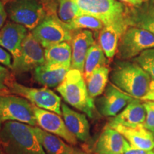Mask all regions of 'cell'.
<instances>
[{
	"label": "cell",
	"mask_w": 154,
	"mask_h": 154,
	"mask_svg": "<svg viewBox=\"0 0 154 154\" xmlns=\"http://www.w3.org/2000/svg\"><path fill=\"white\" fill-rule=\"evenodd\" d=\"M79 14H89L98 18L121 36L129 26V6L118 0H73Z\"/></svg>",
	"instance_id": "6da1fadb"
},
{
	"label": "cell",
	"mask_w": 154,
	"mask_h": 154,
	"mask_svg": "<svg viewBox=\"0 0 154 154\" xmlns=\"http://www.w3.org/2000/svg\"><path fill=\"white\" fill-rule=\"evenodd\" d=\"M0 144L6 154H47L32 126L17 121L3 123Z\"/></svg>",
	"instance_id": "7a4b0ae2"
},
{
	"label": "cell",
	"mask_w": 154,
	"mask_h": 154,
	"mask_svg": "<svg viewBox=\"0 0 154 154\" xmlns=\"http://www.w3.org/2000/svg\"><path fill=\"white\" fill-rule=\"evenodd\" d=\"M109 78L119 89L138 99L146 95L151 82L149 75L133 60L116 61Z\"/></svg>",
	"instance_id": "3957f363"
},
{
	"label": "cell",
	"mask_w": 154,
	"mask_h": 154,
	"mask_svg": "<svg viewBox=\"0 0 154 154\" xmlns=\"http://www.w3.org/2000/svg\"><path fill=\"white\" fill-rule=\"evenodd\" d=\"M57 91L66 103L89 118H94L96 110L94 99L88 93L82 72L77 69H69L64 80L57 87Z\"/></svg>",
	"instance_id": "277c9868"
},
{
	"label": "cell",
	"mask_w": 154,
	"mask_h": 154,
	"mask_svg": "<svg viewBox=\"0 0 154 154\" xmlns=\"http://www.w3.org/2000/svg\"><path fill=\"white\" fill-rule=\"evenodd\" d=\"M7 15L13 22L32 31L47 16L42 0H13L9 3Z\"/></svg>",
	"instance_id": "5b68a950"
},
{
	"label": "cell",
	"mask_w": 154,
	"mask_h": 154,
	"mask_svg": "<svg viewBox=\"0 0 154 154\" xmlns=\"http://www.w3.org/2000/svg\"><path fill=\"white\" fill-rule=\"evenodd\" d=\"M0 119L2 123L17 121L31 126H37L32 103L16 94L0 95Z\"/></svg>",
	"instance_id": "8992f818"
},
{
	"label": "cell",
	"mask_w": 154,
	"mask_h": 154,
	"mask_svg": "<svg viewBox=\"0 0 154 154\" xmlns=\"http://www.w3.org/2000/svg\"><path fill=\"white\" fill-rule=\"evenodd\" d=\"M151 48H154L153 34L143 29L129 26L121 36L116 54L120 60H131Z\"/></svg>",
	"instance_id": "52a82bcc"
},
{
	"label": "cell",
	"mask_w": 154,
	"mask_h": 154,
	"mask_svg": "<svg viewBox=\"0 0 154 154\" xmlns=\"http://www.w3.org/2000/svg\"><path fill=\"white\" fill-rule=\"evenodd\" d=\"M9 92L22 96L36 107L61 115L60 96L49 88L28 87L13 81L9 86Z\"/></svg>",
	"instance_id": "ba28073f"
},
{
	"label": "cell",
	"mask_w": 154,
	"mask_h": 154,
	"mask_svg": "<svg viewBox=\"0 0 154 154\" xmlns=\"http://www.w3.org/2000/svg\"><path fill=\"white\" fill-rule=\"evenodd\" d=\"M34 37L44 49L51 46L72 41L73 31L53 14H47L42 22L31 31Z\"/></svg>",
	"instance_id": "9c48e42d"
},
{
	"label": "cell",
	"mask_w": 154,
	"mask_h": 154,
	"mask_svg": "<svg viewBox=\"0 0 154 154\" xmlns=\"http://www.w3.org/2000/svg\"><path fill=\"white\" fill-rule=\"evenodd\" d=\"M46 63L44 49L29 32L23 42L20 56L13 61L11 70L14 74H22L34 70L36 67Z\"/></svg>",
	"instance_id": "30bf717a"
},
{
	"label": "cell",
	"mask_w": 154,
	"mask_h": 154,
	"mask_svg": "<svg viewBox=\"0 0 154 154\" xmlns=\"http://www.w3.org/2000/svg\"><path fill=\"white\" fill-rule=\"evenodd\" d=\"M134 98L121 91L110 82L99 97L96 98V109L99 114L104 117H114L126 106Z\"/></svg>",
	"instance_id": "8fae6325"
},
{
	"label": "cell",
	"mask_w": 154,
	"mask_h": 154,
	"mask_svg": "<svg viewBox=\"0 0 154 154\" xmlns=\"http://www.w3.org/2000/svg\"><path fill=\"white\" fill-rule=\"evenodd\" d=\"M37 126L42 129L59 136L72 146L77 144V138L69 131L63 119L52 111L40 109L33 105Z\"/></svg>",
	"instance_id": "7c38bea8"
},
{
	"label": "cell",
	"mask_w": 154,
	"mask_h": 154,
	"mask_svg": "<svg viewBox=\"0 0 154 154\" xmlns=\"http://www.w3.org/2000/svg\"><path fill=\"white\" fill-rule=\"evenodd\" d=\"M130 146L121 133L106 125L94 144L93 152L95 154H124Z\"/></svg>",
	"instance_id": "4fadbf2b"
},
{
	"label": "cell",
	"mask_w": 154,
	"mask_h": 154,
	"mask_svg": "<svg viewBox=\"0 0 154 154\" xmlns=\"http://www.w3.org/2000/svg\"><path fill=\"white\" fill-rule=\"evenodd\" d=\"M29 30L22 25L15 22H7L0 29V46L9 51L13 61L19 57L21 49Z\"/></svg>",
	"instance_id": "5bb4252c"
},
{
	"label": "cell",
	"mask_w": 154,
	"mask_h": 154,
	"mask_svg": "<svg viewBox=\"0 0 154 154\" xmlns=\"http://www.w3.org/2000/svg\"><path fill=\"white\" fill-rule=\"evenodd\" d=\"M94 43V34L91 31L86 29L74 30L72 41V63L71 69H77L83 74L84 62L88 49Z\"/></svg>",
	"instance_id": "9a60e30c"
},
{
	"label": "cell",
	"mask_w": 154,
	"mask_h": 154,
	"mask_svg": "<svg viewBox=\"0 0 154 154\" xmlns=\"http://www.w3.org/2000/svg\"><path fill=\"white\" fill-rule=\"evenodd\" d=\"M146 110L143 101L134 99L118 115L111 118L107 126L116 125L130 128L143 125L146 121Z\"/></svg>",
	"instance_id": "2e32d148"
},
{
	"label": "cell",
	"mask_w": 154,
	"mask_h": 154,
	"mask_svg": "<svg viewBox=\"0 0 154 154\" xmlns=\"http://www.w3.org/2000/svg\"><path fill=\"white\" fill-rule=\"evenodd\" d=\"M61 115L68 129L77 139L87 141L90 138V125L86 114L73 110L61 103Z\"/></svg>",
	"instance_id": "e0dca14e"
},
{
	"label": "cell",
	"mask_w": 154,
	"mask_h": 154,
	"mask_svg": "<svg viewBox=\"0 0 154 154\" xmlns=\"http://www.w3.org/2000/svg\"><path fill=\"white\" fill-rule=\"evenodd\" d=\"M110 127L121 133L133 147L147 151L154 150V135L143 125L134 128L119 125Z\"/></svg>",
	"instance_id": "ac0fdd59"
},
{
	"label": "cell",
	"mask_w": 154,
	"mask_h": 154,
	"mask_svg": "<svg viewBox=\"0 0 154 154\" xmlns=\"http://www.w3.org/2000/svg\"><path fill=\"white\" fill-rule=\"evenodd\" d=\"M71 68L44 63L34 70V79L47 88H57L61 84Z\"/></svg>",
	"instance_id": "d6986e66"
},
{
	"label": "cell",
	"mask_w": 154,
	"mask_h": 154,
	"mask_svg": "<svg viewBox=\"0 0 154 154\" xmlns=\"http://www.w3.org/2000/svg\"><path fill=\"white\" fill-rule=\"evenodd\" d=\"M128 24L154 35V3L147 0L139 7H129Z\"/></svg>",
	"instance_id": "ffe728a7"
},
{
	"label": "cell",
	"mask_w": 154,
	"mask_h": 154,
	"mask_svg": "<svg viewBox=\"0 0 154 154\" xmlns=\"http://www.w3.org/2000/svg\"><path fill=\"white\" fill-rule=\"evenodd\" d=\"M36 138L47 154H71L75 148L65 143L59 136L38 126H32Z\"/></svg>",
	"instance_id": "44dd1931"
},
{
	"label": "cell",
	"mask_w": 154,
	"mask_h": 154,
	"mask_svg": "<svg viewBox=\"0 0 154 154\" xmlns=\"http://www.w3.org/2000/svg\"><path fill=\"white\" fill-rule=\"evenodd\" d=\"M44 54L46 63L71 68L72 51L69 42H62L44 49Z\"/></svg>",
	"instance_id": "7402d4cb"
},
{
	"label": "cell",
	"mask_w": 154,
	"mask_h": 154,
	"mask_svg": "<svg viewBox=\"0 0 154 154\" xmlns=\"http://www.w3.org/2000/svg\"><path fill=\"white\" fill-rule=\"evenodd\" d=\"M109 60L98 43H94L88 49L84 62L83 76L85 81L96 69L109 66Z\"/></svg>",
	"instance_id": "603a6c76"
},
{
	"label": "cell",
	"mask_w": 154,
	"mask_h": 154,
	"mask_svg": "<svg viewBox=\"0 0 154 154\" xmlns=\"http://www.w3.org/2000/svg\"><path fill=\"white\" fill-rule=\"evenodd\" d=\"M110 68L103 66L96 69L86 80L88 93L91 99H96L103 93L109 84Z\"/></svg>",
	"instance_id": "cb8c5ba5"
},
{
	"label": "cell",
	"mask_w": 154,
	"mask_h": 154,
	"mask_svg": "<svg viewBox=\"0 0 154 154\" xmlns=\"http://www.w3.org/2000/svg\"><path fill=\"white\" fill-rule=\"evenodd\" d=\"M120 37L118 32L110 26H105L99 32L98 44L109 60L116 55Z\"/></svg>",
	"instance_id": "d4e9b609"
},
{
	"label": "cell",
	"mask_w": 154,
	"mask_h": 154,
	"mask_svg": "<svg viewBox=\"0 0 154 154\" xmlns=\"http://www.w3.org/2000/svg\"><path fill=\"white\" fill-rule=\"evenodd\" d=\"M51 3L55 7L54 16L67 27L77 15L79 9L73 0H52Z\"/></svg>",
	"instance_id": "484cf974"
},
{
	"label": "cell",
	"mask_w": 154,
	"mask_h": 154,
	"mask_svg": "<svg viewBox=\"0 0 154 154\" xmlns=\"http://www.w3.org/2000/svg\"><path fill=\"white\" fill-rule=\"evenodd\" d=\"M105 26L104 24L100 19L89 14H79L73 19V21L69 26L70 30L86 29L100 32Z\"/></svg>",
	"instance_id": "4316f807"
},
{
	"label": "cell",
	"mask_w": 154,
	"mask_h": 154,
	"mask_svg": "<svg viewBox=\"0 0 154 154\" xmlns=\"http://www.w3.org/2000/svg\"><path fill=\"white\" fill-rule=\"evenodd\" d=\"M132 60L149 75L151 80H154V48L145 50Z\"/></svg>",
	"instance_id": "83f0119b"
},
{
	"label": "cell",
	"mask_w": 154,
	"mask_h": 154,
	"mask_svg": "<svg viewBox=\"0 0 154 154\" xmlns=\"http://www.w3.org/2000/svg\"><path fill=\"white\" fill-rule=\"evenodd\" d=\"M146 110V121L144 126L148 130L154 132V102L153 101H143Z\"/></svg>",
	"instance_id": "f1b7e54d"
},
{
	"label": "cell",
	"mask_w": 154,
	"mask_h": 154,
	"mask_svg": "<svg viewBox=\"0 0 154 154\" xmlns=\"http://www.w3.org/2000/svg\"><path fill=\"white\" fill-rule=\"evenodd\" d=\"M13 81L12 74L9 69L0 65V93L9 91V86Z\"/></svg>",
	"instance_id": "f546056e"
},
{
	"label": "cell",
	"mask_w": 154,
	"mask_h": 154,
	"mask_svg": "<svg viewBox=\"0 0 154 154\" xmlns=\"http://www.w3.org/2000/svg\"><path fill=\"white\" fill-rule=\"evenodd\" d=\"M11 59L12 56L11 55V54L0 46V63L7 68L11 69L13 63L11 61Z\"/></svg>",
	"instance_id": "4dcf8cb0"
},
{
	"label": "cell",
	"mask_w": 154,
	"mask_h": 154,
	"mask_svg": "<svg viewBox=\"0 0 154 154\" xmlns=\"http://www.w3.org/2000/svg\"><path fill=\"white\" fill-rule=\"evenodd\" d=\"M140 100L143 101H149L154 102V80H151L147 93Z\"/></svg>",
	"instance_id": "1f68e13d"
},
{
	"label": "cell",
	"mask_w": 154,
	"mask_h": 154,
	"mask_svg": "<svg viewBox=\"0 0 154 154\" xmlns=\"http://www.w3.org/2000/svg\"><path fill=\"white\" fill-rule=\"evenodd\" d=\"M124 154H154V151H147V150H143L137 149V148L133 147L131 146Z\"/></svg>",
	"instance_id": "d6a6232c"
},
{
	"label": "cell",
	"mask_w": 154,
	"mask_h": 154,
	"mask_svg": "<svg viewBox=\"0 0 154 154\" xmlns=\"http://www.w3.org/2000/svg\"><path fill=\"white\" fill-rule=\"evenodd\" d=\"M7 17V12L5 8L4 3L0 0V29L5 25V21Z\"/></svg>",
	"instance_id": "836d02e7"
},
{
	"label": "cell",
	"mask_w": 154,
	"mask_h": 154,
	"mask_svg": "<svg viewBox=\"0 0 154 154\" xmlns=\"http://www.w3.org/2000/svg\"><path fill=\"white\" fill-rule=\"evenodd\" d=\"M118 1L129 7H139L146 2L147 0H118Z\"/></svg>",
	"instance_id": "e575fe53"
},
{
	"label": "cell",
	"mask_w": 154,
	"mask_h": 154,
	"mask_svg": "<svg viewBox=\"0 0 154 154\" xmlns=\"http://www.w3.org/2000/svg\"><path fill=\"white\" fill-rule=\"evenodd\" d=\"M71 154H84V152H83L82 151H81V150L76 149V148H75L74 149V151L72 152Z\"/></svg>",
	"instance_id": "d590c367"
},
{
	"label": "cell",
	"mask_w": 154,
	"mask_h": 154,
	"mask_svg": "<svg viewBox=\"0 0 154 154\" xmlns=\"http://www.w3.org/2000/svg\"><path fill=\"white\" fill-rule=\"evenodd\" d=\"M0 154H6V153H5V151H4L2 147L1 144H0Z\"/></svg>",
	"instance_id": "8d00e7d4"
},
{
	"label": "cell",
	"mask_w": 154,
	"mask_h": 154,
	"mask_svg": "<svg viewBox=\"0 0 154 154\" xmlns=\"http://www.w3.org/2000/svg\"><path fill=\"white\" fill-rule=\"evenodd\" d=\"M2 2L3 3H5V2H10L13 1V0H1Z\"/></svg>",
	"instance_id": "74e56055"
},
{
	"label": "cell",
	"mask_w": 154,
	"mask_h": 154,
	"mask_svg": "<svg viewBox=\"0 0 154 154\" xmlns=\"http://www.w3.org/2000/svg\"><path fill=\"white\" fill-rule=\"evenodd\" d=\"M2 125H3L2 121L1 119H0V131H1V129H2Z\"/></svg>",
	"instance_id": "f35d334b"
},
{
	"label": "cell",
	"mask_w": 154,
	"mask_h": 154,
	"mask_svg": "<svg viewBox=\"0 0 154 154\" xmlns=\"http://www.w3.org/2000/svg\"><path fill=\"white\" fill-rule=\"evenodd\" d=\"M151 2H153V3H154V0H151Z\"/></svg>",
	"instance_id": "ab89813d"
},
{
	"label": "cell",
	"mask_w": 154,
	"mask_h": 154,
	"mask_svg": "<svg viewBox=\"0 0 154 154\" xmlns=\"http://www.w3.org/2000/svg\"><path fill=\"white\" fill-rule=\"evenodd\" d=\"M84 154H89V153H85V152H84Z\"/></svg>",
	"instance_id": "60d3db41"
},
{
	"label": "cell",
	"mask_w": 154,
	"mask_h": 154,
	"mask_svg": "<svg viewBox=\"0 0 154 154\" xmlns=\"http://www.w3.org/2000/svg\"><path fill=\"white\" fill-rule=\"evenodd\" d=\"M153 135H154V132H153Z\"/></svg>",
	"instance_id": "b9f144b4"
},
{
	"label": "cell",
	"mask_w": 154,
	"mask_h": 154,
	"mask_svg": "<svg viewBox=\"0 0 154 154\" xmlns=\"http://www.w3.org/2000/svg\"><path fill=\"white\" fill-rule=\"evenodd\" d=\"M153 151H154V150H153Z\"/></svg>",
	"instance_id": "7bdbcfd3"
}]
</instances>
